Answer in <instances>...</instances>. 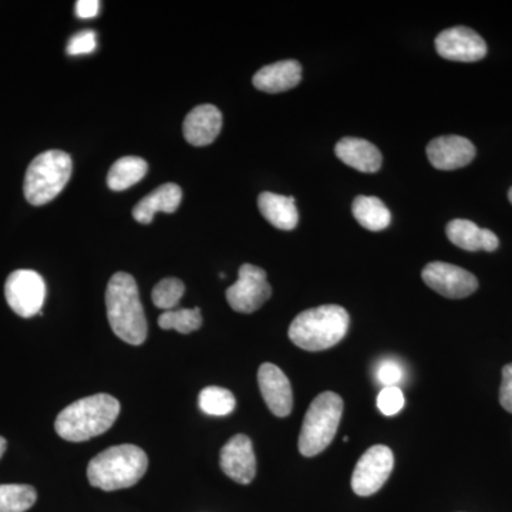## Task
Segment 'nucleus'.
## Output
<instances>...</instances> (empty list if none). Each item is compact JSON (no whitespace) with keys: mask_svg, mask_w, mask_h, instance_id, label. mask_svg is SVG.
I'll return each mask as SVG.
<instances>
[{"mask_svg":"<svg viewBox=\"0 0 512 512\" xmlns=\"http://www.w3.org/2000/svg\"><path fill=\"white\" fill-rule=\"evenodd\" d=\"M106 308L110 328L117 338L133 346L146 342L148 323L133 276L126 272L111 276L106 291Z\"/></svg>","mask_w":512,"mask_h":512,"instance_id":"f257e3e1","label":"nucleus"},{"mask_svg":"<svg viewBox=\"0 0 512 512\" xmlns=\"http://www.w3.org/2000/svg\"><path fill=\"white\" fill-rule=\"evenodd\" d=\"M120 414V403L110 394L84 397L67 406L56 417V433L63 440L80 443L106 433Z\"/></svg>","mask_w":512,"mask_h":512,"instance_id":"f03ea898","label":"nucleus"},{"mask_svg":"<svg viewBox=\"0 0 512 512\" xmlns=\"http://www.w3.org/2000/svg\"><path fill=\"white\" fill-rule=\"evenodd\" d=\"M350 325L348 311L339 305H322L299 313L288 335L293 345L308 352L333 348L345 338Z\"/></svg>","mask_w":512,"mask_h":512,"instance_id":"7ed1b4c3","label":"nucleus"},{"mask_svg":"<svg viewBox=\"0 0 512 512\" xmlns=\"http://www.w3.org/2000/svg\"><path fill=\"white\" fill-rule=\"evenodd\" d=\"M148 468L143 448L120 444L101 451L87 466V478L93 487L103 491L123 490L136 485Z\"/></svg>","mask_w":512,"mask_h":512,"instance_id":"20e7f679","label":"nucleus"},{"mask_svg":"<svg viewBox=\"0 0 512 512\" xmlns=\"http://www.w3.org/2000/svg\"><path fill=\"white\" fill-rule=\"evenodd\" d=\"M343 414V400L333 392L320 393L305 414L299 451L302 456L315 457L330 446L338 433Z\"/></svg>","mask_w":512,"mask_h":512,"instance_id":"39448f33","label":"nucleus"},{"mask_svg":"<svg viewBox=\"0 0 512 512\" xmlns=\"http://www.w3.org/2000/svg\"><path fill=\"white\" fill-rule=\"evenodd\" d=\"M73 163L64 151L50 150L39 154L26 171L25 192L29 204L40 207L55 200L69 183Z\"/></svg>","mask_w":512,"mask_h":512,"instance_id":"423d86ee","label":"nucleus"},{"mask_svg":"<svg viewBox=\"0 0 512 512\" xmlns=\"http://www.w3.org/2000/svg\"><path fill=\"white\" fill-rule=\"evenodd\" d=\"M8 305L16 315L33 318L42 311L46 299L45 279L30 269H19L9 275L5 285Z\"/></svg>","mask_w":512,"mask_h":512,"instance_id":"0eeeda50","label":"nucleus"},{"mask_svg":"<svg viewBox=\"0 0 512 512\" xmlns=\"http://www.w3.org/2000/svg\"><path fill=\"white\" fill-rule=\"evenodd\" d=\"M271 295L272 288L266 278V272L251 264H244L239 268L238 281L225 292L229 306L239 313L258 311Z\"/></svg>","mask_w":512,"mask_h":512,"instance_id":"6e6552de","label":"nucleus"},{"mask_svg":"<svg viewBox=\"0 0 512 512\" xmlns=\"http://www.w3.org/2000/svg\"><path fill=\"white\" fill-rule=\"evenodd\" d=\"M394 467L393 451L386 446H373L357 461L352 476L353 491L359 497L376 494L389 480Z\"/></svg>","mask_w":512,"mask_h":512,"instance_id":"1a4fd4ad","label":"nucleus"},{"mask_svg":"<svg viewBox=\"0 0 512 512\" xmlns=\"http://www.w3.org/2000/svg\"><path fill=\"white\" fill-rule=\"evenodd\" d=\"M429 288L448 299H463L478 289V279L471 272L447 262H431L421 272Z\"/></svg>","mask_w":512,"mask_h":512,"instance_id":"9d476101","label":"nucleus"},{"mask_svg":"<svg viewBox=\"0 0 512 512\" xmlns=\"http://www.w3.org/2000/svg\"><path fill=\"white\" fill-rule=\"evenodd\" d=\"M436 50L444 59L461 63L478 62L487 55L483 37L464 26L443 30L437 36Z\"/></svg>","mask_w":512,"mask_h":512,"instance_id":"9b49d317","label":"nucleus"},{"mask_svg":"<svg viewBox=\"0 0 512 512\" xmlns=\"http://www.w3.org/2000/svg\"><path fill=\"white\" fill-rule=\"evenodd\" d=\"M220 464L224 474L235 483L247 485L256 476V458L252 441L245 434H237L222 447Z\"/></svg>","mask_w":512,"mask_h":512,"instance_id":"f8f14e48","label":"nucleus"},{"mask_svg":"<svg viewBox=\"0 0 512 512\" xmlns=\"http://www.w3.org/2000/svg\"><path fill=\"white\" fill-rule=\"evenodd\" d=\"M259 390L276 417H288L293 409L291 382L278 366L264 363L258 372Z\"/></svg>","mask_w":512,"mask_h":512,"instance_id":"ddd939ff","label":"nucleus"},{"mask_svg":"<svg viewBox=\"0 0 512 512\" xmlns=\"http://www.w3.org/2000/svg\"><path fill=\"white\" fill-rule=\"evenodd\" d=\"M477 150L467 138L441 136L434 138L427 146V157L437 170L451 171L466 167L476 157Z\"/></svg>","mask_w":512,"mask_h":512,"instance_id":"4468645a","label":"nucleus"},{"mask_svg":"<svg viewBox=\"0 0 512 512\" xmlns=\"http://www.w3.org/2000/svg\"><path fill=\"white\" fill-rule=\"evenodd\" d=\"M222 128V114L212 104L192 109L184 120V137L191 146H210L220 136Z\"/></svg>","mask_w":512,"mask_h":512,"instance_id":"2eb2a0df","label":"nucleus"},{"mask_svg":"<svg viewBox=\"0 0 512 512\" xmlns=\"http://www.w3.org/2000/svg\"><path fill=\"white\" fill-rule=\"evenodd\" d=\"M336 156L360 173H377L382 167L383 157L379 148L363 138L345 137L336 144Z\"/></svg>","mask_w":512,"mask_h":512,"instance_id":"dca6fc26","label":"nucleus"},{"mask_svg":"<svg viewBox=\"0 0 512 512\" xmlns=\"http://www.w3.org/2000/svg\"><path fill=\"white\" fill-rule=\"evenodd\" d=\"M301 80V64L296 60H282L258 70L252 83L261 92L276 94L295 89Z\"/></svg>","mask_w":512,"mask_h":512,"instance_id":"f3484780","label":"nucleus"},{"mask_svg":"<svg viewBox=\"0 0 512 512\" xmlns=\"http://www.w3.org/2000/svg\"><path fill=\"white\" fill-rule=\"evenodd\" d=\"M447 238L451 244L464 251L494 252L500 247V239L490 229L480 228L473 221L453 220L448 222Z\"/></svg>","mask_w":512,"mask_h":512,"instance_id":"a211bd4d","label":"nucleus"},{"mask_svg":"<svg viewBox=\"0 0 512 512\" xmlns=\"http://www.w3.org/2000/svg\"><path fill=\"white\" fill-rule=\"evenodd\" d=\"M183 200V191L177 184H164L138 202L133 210L134 220L140 224H151L157 212L173 214Z\"/></svg>","mask_w":512,"mask_h":512,"instance_id":"6ab92c4d","label":"nucleus"},{"mask_svg":"<svg viewBox=\"0 0 512 512\" xmlns=\"http://www.w3.org/2000/svg\"><path fill=\"white\" fill-rule=\"evenodd\" d=\"M258 207L262 217L275 228L292 231L298 227L299 214L295 198L266 191L259 195Z\"/></svg>","mask_w":512,"mask_h":512,"instance_id":"aec40b11","label":"nucleus"},{"mask_svg":"<svg viewBox=\"0 0 512 512\" xmlns=\"http://www.w3.org/2000/svg\"><path fill=\"white\" fill-rule=\"evenodd\" d=\"M353 217L367 231L380 232L389 227L392 214L383 201L377 197L359 195L352 205Z\"/></svg>","mask_w":512,"mask_h":512,"instance_id":"412c9836","label":"nucleus"},{"mask_svg":"<svg viewBox=\"0 0 512 512\" xmlns=\"http://www.w3.org/2000/svg\"><path fill=\"white\" fill-rule=\"evenodd\" d=\"M148 164L141 157H123L113 164L107 175L110 190L124 191L140 183L146 177Z\"/></svg>","mask_w":512,"mask_h":512,"instance_id":"4be33fe9","label":"nucleus"},{"mask_svg":"<svg viewBox=\"0 0 512 512\" xmlns=\"http://www.w3.org/2000/svg\"><path fill=\"white\" fill-rule=\"evenodd\" d=\"M36 500L37 493L32 485L0 484V512H26Z\"/></svg>","mask_w":512,"mask_h":512,"instance_id":"5701e85b","label":"nucleus"},{"mask_svg":"<svg viewBox=\"0 0 512 512\" xmlns=\"http://www.w3.org/2000/svg\"><path fill=\"white\" fill-rule=\"evenodd\" d=\"M200 409L208 416L222 417L234 412L237 406L234 394L228 389L218 386H208L200 393Z\"/></svg>","mask_w":512,"mask_h":512,"instance_id":"b1692460","label":"nucleus"},{"mask_svg":"<svg viewBox=\"0 0 512 512\" xmlns=\"http://www.w3.org/2000/svg\"><path fill=\"white\" fill-rule=\"evenodd\" d=\"M158 325L164 330H177L178 333L188 335L195 332L202 326V315L200 308L177 309L167 311L158 318Z\"/></svg>","mask_w":512,"mask_h":512,"instance_id":"393cba45","label":"nucleus"},{"mask_svg":"<svg viewBox=\"0 0 512 512\" xmlns=\"http://www.w3.org/2000/svg\"><path fill=\"white\" fill-rule=\"evenodd\" d=\"M184 292L185 286L180 279L165 278L154 286L151 298L158 309H163L165 312L174 311L183 298Z\"/></svg>","mask_w":512,"mask_h":512,"instance_id":"a878e982","label":"nucleus"},{"mask_svg":"<svg viewBox=\"0 0 512 512\" xmlns=\"http://www.w3.org/2000/svg\"><path fill=\"white\" fill-rule=\"evenodd\" d=\"M377 407L384 416L392 417L402 412L404 407V396L399 386L384 387L377 396Z\"/></svg>","mask_w":512,"mask_h":512,"instance_id":"bb28decb","label":"nucleus"},{"mask_svg":"<svg viewBox=\"0 0 512 512\" xmlns=\"http://www.w3.org/2000/svg\"><path fill=\"white\" fill-rule=\"evenodd\" d=\"M96 47V32H93V30H83V32L77 33V35L70 39L69 45H67V55H90V53L96 50Z\"/></svg>","mask_w":512,"mask_h":512,"instance_id":"cd10ccee","label":"nucleus"},{"mask_svg":"<svg viewBox=\"0 0 512 512\" xmlns=\"http://www.w3.org/2000/svg\"><path fill=\"white\" fill-rule=\"evenodd\" d=\"M403 377V369L399 362L396 360H384L377 367V380L383 384L384 387L397 386Z\"/></svg>","mask_w":512,"mask_h":512,"instance_id":"c85d7f7f","label":"nucleus"},{"mask_svg":"<svg viewBox=\"0 0 512 512\" xmlns=\"http://www.w3.org/2000/svg\"><path fill=\"white\" fill-rule=\"evenodd\" d=\"M500 404L504 410L512 414V363L503 369V383L500 387Z\"/></svg>","mask_w":512,"mask_h":512,"instance_id":"c756f323","label":"nucleus"},{"mask_svg":"<svg viewBox=\"0 0 512 512\" xmlns=\"http://www.w3.org/2000/svg\"><path fill=\"white\" fill-rule=\"evenodd\" d=\"M99 12V0H79V2L76 3V13L79 18L93 19L99 15Z\"/></svg>","mask_w":512,"mask_h":512,"instance_id":"7c9ffc66","label":"nucleus"},{"mask_svg":"<svg viewBox=\"0 0 512 512\" xmlns=\"http://www.w3.org/2000/svg\"><path fill=\"white\" fill-rule=\"evenodd\" d=\"M6 447H8V443L3 437H0V458H2L3 454H5Z\"/></svg>","mask_w":512,"mask_h":512,"instance_id":"2f4dec72","label":"nucleus"},{"mask_svg":"<svg viewBox=\"0 0 512 512\" xmlns=\"http://www.w3.org/2000/svg\"><path fill=\"white\" fill-rule=\"evenodd\" d=\"M508 200H510V202L512 204V187H511V190L508 191Z\"/></svg>","mask_w":512,"mask_h":512,"instance_id":"473e14b6","label":"nucleus"}]
</instances>
